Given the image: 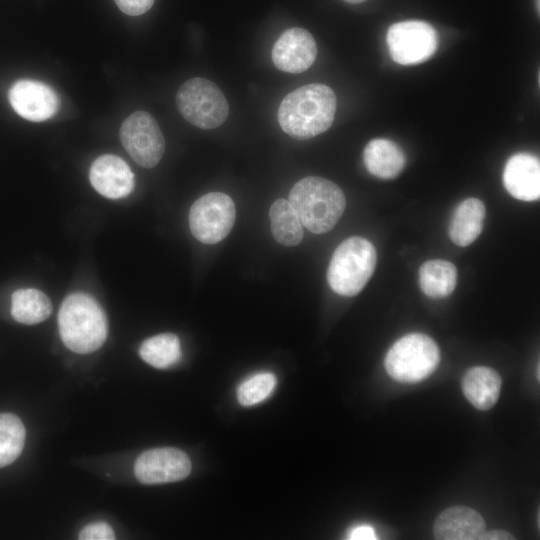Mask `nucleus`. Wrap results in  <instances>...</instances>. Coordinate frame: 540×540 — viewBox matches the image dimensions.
<instances>
[{
    "mask_svg": "<svg viewBox=\"0 0 540 540\" xmlns=\"http://www.w3.org/2000/svg\"><path fill=\"white\" fill-rule=\"evenodd\" d=\"M335 112L334 91L324 84H307L284 97L278 109V122L290 137L304 140L325 132Z\"/></svg>",
    "mask_w": 540,
    "mask_h": 540,
    "instance_id": "obj_1",
    "label": "nucleus"
},
{
    "mask_svg": "<svg viewBox=\"0 0 540 540\" xmlns=\"http://www.w3.org/2000/svg\"><path fill=\"white\" fill-rule=\"evenodd\" d=\"M288 201L301 224L315 234L330 231L341 218L346 206L340 187L328 179L316 176L299 180L291 189Z\"/></svg>",
    "mask_w": 540,
    "mask_h": 540,
    "instance_id": "obj_2",
    "label": "nucleus"
},
{
    "mask_svg": "<svg viewBox=\"0 0 540 540\" xmlns=\"http://www.w3.org/2000/svg\"><path fill=\"white\" fill-rule=\"evenodd\" d=\"M58 328L65 346L80 354L99 349L108 332L104 311L94 298L84 293H73L63 300Z\"/></svg>",
    "mask_w": 540,
    "mask_h": 540,
    "instance_id": "obj_3",
    "label": "nucleus"
},
{
    "mask_svg": "<svg viewBox=\"0 0 540 540\" xmlns=\"http://www.w3.org/2000/svg\"><path fill=\"white\" fill-rule=\"evenodd\" d=\"M377 261L373 244L362 237L344 240L334 251L327 271V280L334 292L354 296L367 284Z\"/></svg>",
    "mask_w": 540,
    "mask_h": 540,
    "instance_id": "obj_4",
    "label": "nucleus"
},
{
    "mask_svg": "<svg viewBox=\"0 0 540 540\" xmlns=\"http://www.w3.org/2000/svg\"><path fill=\"white\" fill-rule=\"evenodd\" d=\"M440 362L436 342L422 333H410L397 340L385 357V369L397 382L418 383L428 378Z\"/></svg>",
    "mask_w": 540,
    "mask_h": 540,
    "instance_id": "obj_5",
    "label": "nucleus"
},
{
    "mask_svg": "<svg viewBox=\"0 0 540 540\" xmlns=\"http://www.w3.org/2000/svg\"><path fill=\"white\" fill-rule=\"evenodd\" d=\"M176 104L188 122L201 129H214L228 117L229 105L212 81L194 77L184 82L177 91Z\"/></svg>",
    "mask_w": 540,
    "mask_h": 540,
    "instance_id": "obj_6",
    "label": "nucleus"
},
{
    "mask_svg": "<svg viewBox=\"0 0 540 540\" xmlns=\"http://www.w3.org/2000/svg\"><path fill=\"white\" fill-rule=\"evenodd\" d=\"M236 210L230 196L210 192L198 198L189 211V226L193 236L202 243L216 244L231 231Z\"/></svg>",
    "mask_w": 540,
    "mask_h": 540,
    "instance_id": "obj_7",
    "label": "nucleus"
},
{
    "mask_svg": "<svg viewBox=\"0 0 540 540\" xmlns=\"http://www.w3.org/2000/svg\"><path fill=\"white\" fill-rule=\"evenodd\" d=\"M386 41L391 58L401 65L422 63L432 57L438 47L436 30L420 20H407L391 25Z\"/></svg>",
    "mask_w": 540,
    "mask_h": 540,
    "instance_id": "obj_8",
    "label": "nucleus"
},
{
    "mask_svg": "<svg viewBox=\"0 0 540 540\" xmlns=\"http://www.w3.org/2000/svg\"><path fill=\"white\" fill-rule=\"evenodd\" d=\"M120 140L131 158L144 168L156 166L165 151V141L158 123L145 111H136L124 120Z\"/></svg>",
    "mask_w": 540,
    "mask_h": 540,
    "instance_id": "obj_9",
    "label": "nucleus"
},
{
    "mask_svg": "<svg viewBox=\"0 0 540 540\" xmlns=\"http://www.w3.org/2000/svg\"><path fill=\"white\" fill-rule=\"evenodd\" d=\"M191 471L189 456L173 447L154 448L143 452L136 460L134 473L143 484L175 482Z\"/></svg>",
    "mask_w": 540,
    "mask_h": 540,
    "instance_id": "obj_10",
    "label": "nucleus"
},
{
    "mask_svg": "<svg viewBox=\"0 0 540 540\" xmlns=\"http://www.w3.org/2000/svg\"><path fill=\"white\" fill-rule=\"evenodd\" d=\"M9 102L19 116L32 122L51 118L59 108L55 91L47 84L31 79H22L12 85Z\"/></svg>",
    "mask_w": 540,
    "mask_h": 540,
    "instance_id": "obj_11",
    "label": "nucleus"
},
{
    "mask_svg": "<svg viewBox=\"0 0 540 540\" xmlns=\"http://www.w3.org/2000/svg\"><path fill=\"white\" fill-rule=\"evenodd\" d=\"M271 56L279 70L293 74L302 73L310 68L316 59V42L307 30L290 28L276 40Z\"/></svg>",
    "mask_w": 540,
    "mask_h": 540,
    "instance_id": "obj_12",
    "label": "nucleus"
},
{
    "mask_svg": "<svg viewBox=\"0 0 540 540\" xmlns=\"http://www.w3.org/2000/svg\"><path fill=\"white\" fill-rule=\"evenodd\" d=\"M89 179L99 194L110 199L126 197L134 187V175L128 164L111 154L99 156L94 160Z\"/></svg>",
    "mask_w": 540,
    "mask_h": 540,
    "instance_id": "obj_13",
    "label": "nucleus"
},
{
    "mask_svg": "<svg viewBox=\"0 0 540 540\" xmlns=\"http://www.w3.org/2000/svg\"><path fill=\"white\" fill-rule=\"evenodd\" d=\"M503 184L508 193L522 201H535L540 196V162L530 153L511 156L503 170Z\"/></svg>",
    "mask_w": 540,
    "mask_h": 540,
    "instance_id": "obj_14",
    "label": "nucleus"
},
{
    "mask_svg": "<svg viewBox=\"0 0 540 540\" xmlns=\"http://www.w3.org/2000/svg\"><path fill=\"white\" fill-rule=\"evenodd\" d=\"M485 530L482 515L461 505L443 510L433 524V535L438 540H477Z\"/></svg>",
    "mask_w": 540,
    "mask_h": 540,
    "instance_id": "obj_15",
    "label": "nucleus"
},
{
    "mask_svg": "<svg viewBox=\"0 0 540 540\" xmlns=\"http://www.w3.org/2000/svg\"><path fill=\"white\" fill-rule=\"evenodd\" d=\"M462 391L467 400L479 410H489L497 402L502 386L500 374L493 368L476 366L462 378Z\"/></svg>",
    "mask_w": 540,
    "mask_h": 540,
    "instance_id": "obj_16",
    "label": "nucleus"
},
{
    "mask_svg": "<svg viewBox=\"0 0 540 540\" xmlns=\"http://www.w3.org/2000/svg\"><path fill=\"white\" fill-rule=\"evenodd\" d=\"M485 216L486 209L481 200L471 197L461 201L449 223L451 241L461 247L473 243L482 232Z\"/></svg>",
    "mask_w": 540,
    "mask_h": 540,
    "instance_id": "obj_17",
    "label": "nucleus"
},
{
    "mask_svg": "<svg viewBox=\"0 0 540 540\" xmlns=\"http://www.w3.org/2000/svg\"><path fill=\"white\" fill-rule=\"evenodd\" d=\"M363 160L368 172L381 179L397 177L406 164L402 149L386 138H375L368 142Z\"/></svg>",
    "mask_w": 540,
    "mask_h": 540,
    "instance_id": "obj_18",
    "label": "nucleus"
},
{
    "mask_svg": "<svg viewBox=\"0 0 540 540\" xmlns=\"http://www.w3.org/2000/svg\"><path fill=\"white\" fill-rule=\"evenodd\" d=\"M419 284L423 293L432 298L450 295L457 284V269L446 260H429L419 268Z\"/></svg>",
    "mask_w": 540,
    "mask_h": 540,
    "instance_id": "obj_19",
    "label": "nucleus"
},
{
    "mask_svg": "<svg viewBox=\"0 0 540 540\" xmlns=\"http://www.w3.org/2000/svg\"><path fill=\"white\" fill-rule=\"evenodd\" d=\"M52 312L50 299L42 291L21 288L11 297V315L19 323L34 325L46 320Z\"/></svg>",
    "mask_w": 540,
    "mask_h": 540,
    "instance_id": "obj_20",
    "label": "nucleus"
},
{
    "mask_svg": "<svg viewBox=\"0 0 540 540\" xmlns=\"http://www.w3.org/2000/svg\"><path fill=\"white\" fill-rule=\"evenodd\" d=\"M271 232L275 240L284 246H296L302 241L301 221L286 199H277L269 211Z\"/></svg>",
    "mask_w": 540,
    "mask_h": 540,
    "instance_id": "obj_21",
    "label": "nucleus"
},
{
    "mask_svg": "<svg viewBox=\"0 0 540 540\" xmlns=\"http://www.w3.org/2000/svg\"><path fill=\"white\" fill-rule=\"evenodd\" d=\"M139 354L146 363L155 368H168L181 358L179 338L172 333L152 336L141 344Z\"/></svg>",
    "mask_w": 540,
    "mask_h": 540,
    "instance_id": "obj_22",
    "label": "nucleus"
},
{
    "mask_svg": "<svg viewBox=\"0 0 540 540\" xmlns=\"http://www.w3.org/2000/svg\"><path fill=\"white\" fill-rule=\"evenodd\" d=\"M26 431L20 418L0 413V467L13 463L21 454Z\"/></svg>",
    "mask_w": 540,
    "mask_h": 540,
    "instance_id": "obj_23",
    "label": "nucleus"
},
{
    "mask_svg": "<svg viewBox=\"0 0 540 540\" xmlns=\"http://www.w3.org/2000/svg\"><path fill=\"white\" fill-rule=\"evenodd\" d=\"M276 386L272 373H258L246 379L237 389V398L241 405L252 406L270 396Z\"/></svg>",
    "mask_w": 540,
    "mask_h": 540,
    "instance_id": "obj_24",
    "label": "nucleus"
},
{
    "mask_svg": "<svg viewBox=\"0 0 540 540\" xmlns=\"http://www.w3.org/2000/svg\"><path fill=\"white\" fill-rule=\"evenodd\" d=\"M80 540H113L115 533L106 522H94L85 526L78 537Z\"/></svg>",
    "mask_w": 540,
    "mask_h": 540,
    "instance_id": "obj_25",
    "label": "nucleus"
},
{
    "mask_svg": "<svg viewBox=\"0 0 540 540\" xmlns=\"http://www.w3.org/2000/svg\"><path fill=\"white\" fill-rule=\"evenodd\" d=\"M118 8L130 16H138L147 12L154 0H114Z\"/></svg>",
    "mask_w": 540,
    "mask_h": 540,
    "instance_id": "obj_26",
    "label": "nucleus"
},
{
    "mask_svg": "<svg viewBox=\"0 0 540 540\" xmlns=\"http://www.w3.org/2000/svg\"><path fill=\"white\" fill-rule=\"evenodd\" d=\"M348 538L352 540H374L377 539V536L372 527L363 525L352 529Z\"/></svg>",
    "mask_w": 540,
    "mask_h": 540,
    "instance_id": "obj_27",
    "label": "nucleus"
},
{
    "mask_svg": "<svg viewBox=\"0 0 540 540\" xmlns=\"http://www.w3.org/2000/svg\"><path fill=\"white\" fill-rule=\"evenodd\" d=\"M515 537L506 530L495 529L486 531L480 536L479 540H511Z\"/></svg>",
    "mask_w": 540,
    "mask_h": 540,
    "instance_id": "obj_28",
    "label": "nucleus"
},
{
    "mask_svg": "<svg viewBox=\"0 0 540 540\" xmlns=\"http://www.w3.org/2000/svg\"><path fill=\"white\" fill-rule=\"evenodd\" d=\"M345 2H348V3H352V4H356V3H361L365 0H344Z\"/></svg>",
    "mask_w": 540,
    "mask_h": 540,
    "instance_id": "obj_29",
    "label": "nucleus"
}]
</instances>
